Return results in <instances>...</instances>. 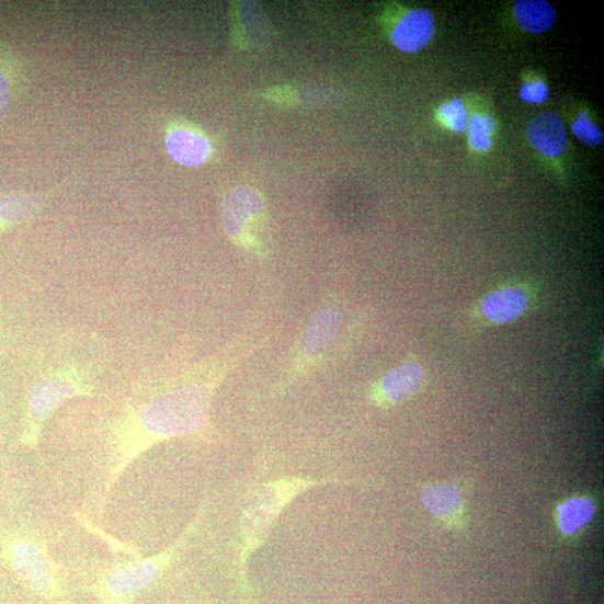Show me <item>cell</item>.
Segmentation results:
<instances>
[{
    "label": "cell",
    "mask_w": 604,
    "mask_h": 604,
    "mask_svg": "<svg viewBox=\"0 0 604 604\" xmlns=\"http://www.w3.org/2000/svg\"><path fill=\"white\" fill-rule=\"evenodd\" d=\"M595 504L586 498H574L561 504L557 511V522L565 535H572L584 527L595 514Z\"/></svg>",
    "instance_id": "cell-15"
},
{
    "label": "cell",
    "mask_w": 604,
    "mask_h": 604,
    "mask_svg": "<svg viewBox=\"0 0 604 604\" xmlns=\"http://www.w3.org/2000/svg\"><path fill=\"white\" fill-rule=\"evenodd\" d=\"M468 140L471 148L479 153L490 150L491 136L497 130V122L488 115L474 114L468 123Z\"/></svg>",
    "instance_id": "cell-16"
},
{
    "label": "cell",
    "mask_w": 604,
    "mask_h": 604,
    "mask_svg": "<svg viewBox=\"0 0 604 604\" xmlns=\"http://www.w3.org/2000/svg\"><path fill=\"white\" fill-rule=\"evenodd\" d=\"M423 505L449 526L464 524V501L459 488L453 483L428 486L421 495Z\"/></svg>",
    "instance_id": "cell-11"
},
{
    "label": "cell",
    "mask_w": 604,
    "mask_h": 604,
    "mask_svg": "<svg viewBox=\"0 0 604 604\" xmlns=\"http://www.w3.org/2000/svg\"><path fill=\"white\" fill-rule=\"evenodd\" d=\"M550 90L540 79L527 80L520 91V98L529 104H540L548 99Z\"/></svg>",
    "instance_id": "cell-20"
},
{
    "label": "cell",
    "mask_w": 604,
    "mask_h": 604,
    "mask_svg": "<svg viewBox=\"0 0 604 604\" xmlns=\"http://www.w3.org/2000/svg\"><path fill=\"white\" fill-rule=\"evenodd\" d=\"M341 314L322 307L308 321L289 363L288 378L295 379L318 364L335 341L341 328Z\"/></svg>",
    "instance_id": "cell-3"
},
{
    "label": "cell",
    "mask_w": 604,
    "mask_h": 604,
    "mask_svg": "<svg viewBox=\"0 0 604 604\" xmlns=\"http://www.w3.org/2000/svg\"><path fill=\"white\" fill-rule=\"evenodd\" d=\"M171 556L130 562L110 571L100 585L103 604H127L140 591L152 584L167 568Z\"/></svg>",
    "instance_id": "cell-4"
},
{
    "label": "cell",
    "mask_w": 604,
    "mask_h": 604,
    "mask_svg": "<svg viewBox=\"0 0 604 604\" xmlns=\"http://www.w3.org/2000/svg\"><path fill=\"white\" fill-rule=\"evenodd\" d=\"M167 147L170 156L187 168L200 167L210 152L206 138L186 129L173 130L168 136Z\"/></svg>",
    "instance_id": "cell-13"
},
{
    "label": "cell",
    "mask_w": 604,
    "mask_h": 604,
    "mask_svg": "<svg viewBox=\"0 0 604 604\" xmlns=\"http://www.w3.org/2000/svg\"><path fill=\"white\" fill-rule=\"evenodd\" d=\"M526 135L531 146L543 156L557 158L566 151V127L554 112L535 116L527 125Z\"/></svg>",
    "instance_id": "cell-9"
},
{
    "label": "cell",
    "mask_w": 604,
    "mask_h": 604,
    "mask_svg": "<svg viewBox=\"0 0 604 604\" xmlns=\"http://www.w3.org/2000/svg\"><path fill=\"white\" fill-rule=\"evenodd\" d=\"M34 210L32 198L10 196L0 198V228H7L22 223Z\"/></svg>",
    "instance_id": "cell-17"
},
{
    "label": "cell",
    "mask_w": 604,
    "mask_h": 604,
    "mask_svg": "<svg viewBox=\"0 0 604 604\" xmlns=\"http://www.w3.org/2000/svg\"><path fill=\"white\" fill-rule=\"evenodd\" d=\"M572 134L584 145L597 147L602 145L604 136L602 129L595 125L585 112H580L571 125Z\"/></svg>",
    "instance_id": "cell-19"
},
{
    "label": "cell",
    "mask_w": 604,
    "mask_h": 604,
    "mask_svg": "<svg viewBox=\"0 0 604 604\" xmlns=\"http://www.w3.org/2000/svg\"><path fill=\"white\" fill-rule=\"evenodd\" d=\"M215 384L190 383L148 403L139 415L138 454L160 438L192 433L206 421Z\"/></svg>",
    "instance_id": "cell-1"
},
{
    "label": "cell",
    "mask_w": 604,
    "mask_h": 604,
    "mask_svg": "<svg viewBox=\"0 0 604 604\" xmlns=\"http://www.w3.org/2000/svg\"><path fill=\"white\" fill-rule=\"evenodd\" d=\"M438 121L454 133H464L468 128V113L461 99L444 102L437 110Z\"/></svg>",
    "instance_id": "cell-18"
},
{
    "label": "cell",
    "mask_w": 604,
    "mask_h": 604,
    "mask_svg": "<svg viewBox=\"0 0 604 604\" xmlns=\"http://www.w3.org/2000/svg\"><path fill=\"white\" fill-rule=\"evenodd\" d=\"M529 296L520 285L504 286L488 294L479 305L480 316L493 324H503L522 317L528 309Z\"/></svg>",
    "instance_id": "cell-8"
},
{
    "label": "cell",
    "mask_w": 604,
    "mask_h": 604,
    "mask_svg": "<svg viewBox=\"0 0 604 604\" xmlns=\"http://www.w3.org/2000/svg\"><path fill=\"white\" fill-rule=\"evenodd\" d=\"M513 15L517 25L531 34L545 33L557 21L555 8L545 0H517Z\"/></svg>",
    "instance_id": "cell-14"
},
{
    "label": "cell",
    "mask_w": 604,
    "mask_h": 604,
    "mask_svg": "<svg viewBox=\"0 0 604 604\" xmlns=\"http://www.w3.org/2000/svg\"><path fill=\"white\" fill-rule=\"evenodd\" d=\"M299 486L301 482H277L267 485L255 493L243 524L250 545H257L264 537L273 520L299 490Z\"/></svg>",
    "instance_id": "cell-6"
},
{
    "label": "cell",
    "mask_w": 604,
    "mask_h": 604,
    "mask_svg": "<svg viewBox=\"0 0 604 604\" xmlns=\"http://www.w3.org/2000/svg\"><path fill=\"white\" fill-rule=\"evenodd\" d=\"M11 104V86L4 70L0 68V123H2Z\"/></svg>",
    "instance_id": "cell-21"
},
{
    "label": "cell",
    "mask_w": 604,
    "mask_h": 604,
    "mask_svg": "<svg viewBox=\"0 0 604 604\" xmlns=\"http://www.w3.org/2000/svg\"><path fill=\"white\" fill-rule=\"evenodd\" d=\"M221 216L225 231L236 243L259 249L255 229L263 216V202L255 191L239 187L230 192L224 200Z\"/></svg>",
    "instance_id": "cell-5"
},
{
    "label": "cell",
    "mask_w": 604,
    "mask_h": 604,
    "mask_svg": "<svg viewBox=\"0 0 604 604\" xmlns=\"http://www.w3.org/2000/svg\"><path fill=\"white\" fill-rule=\"evenodd\" d=\"M77 395V388L65 378L43 380L30 396L29 412L33 421H43L60 402Z\"/></svg>",
    "instance_id": "cell-12"
},
{
    "label": "cell",
    "mask_w": 604,
    "mask_h": 604,
    "mask_svg": "<svg viewBox=\"0 0 604 604\" xmlns=\"http://www.w3.org/2000/svg\"><path fill=\"white\" fill-rule=\"evenodd\" d=\"M423 383L422 366L409 361L378 379L371 390V399L380 408H390L415 396L422 389Z\"/></svg>",
    "instance_id": "cell-7"
},
{
    "label": "cell",
    "mask_w": 604,
    "mask_h": 604,
    "mask_svg": "<svg viewBox=\"0 0 604 604\" xmlns=\"http://www.w3.org/2000/svg\"><path fill=\"white\" fill-rule=\"evenodd\" d=\"M435 20L428 10H413L402 16L395 26L391 38L398 49L415 53L433 38Z\"/></svg>",
    "instance_id": "cell-10"
},
{
    "label": "cell",
    "mask_w": 604,
    "mask_h": 604,
    "mask_svg": "<svg viewBox=\"0 0 604 604\" xmlns=\"http://www.w3.org/2000/svg\"><path fill=\"white\" fill-rule=\"evenodd\" d=\"M3 555L29 589L49 600L67 601L62 581L41 545L26 537H13L5 540Z\"/></svg>",
    "instance_id": "cell-2"
}]
</instances>
